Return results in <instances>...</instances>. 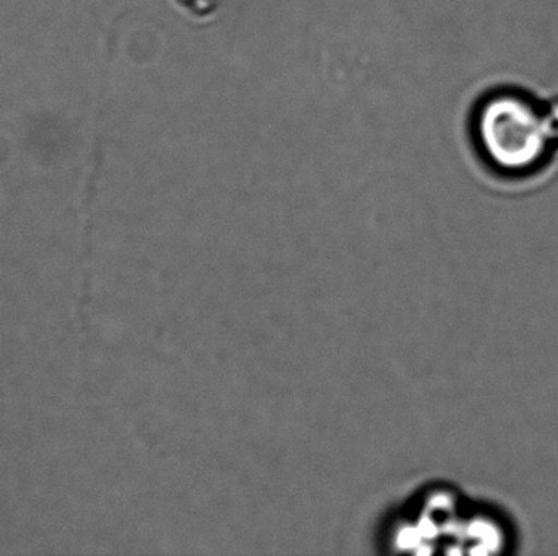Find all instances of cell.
<instances>
[{"label":"cell","instance_id":"6da1fadb","mask_svg":"<svg viewBox=\"0 0 558 556\" xmlns=\"http://www.w3.org/2000/svg\"><path fill=\"white\" fill-rule=\"evenodd\" d=\"M481 162L501 178H530L558 162V97L523 85L488 90L471 118Z\"/></svg>","mask_w":558,"mask_h":556},{"label":"cell","instance_id":"7a4b0ae2","mask_svg":"<svg viewBox=\"0 0 558 556\" xmlns=\"http://www.w3.org/2000/svg\"><path fill=\"white\" fill-rule=\"evenodd\" d=\"M501 528L474 515L448 486H423L387 512L379 531L384 552L392 554H494L500 551Z\"/></svg>","mask_w":558,"mask_h":556}]
</instances>
